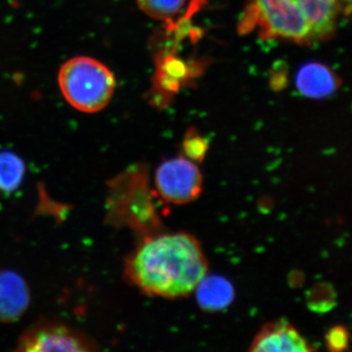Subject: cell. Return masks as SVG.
<instances>
[{"label": "cell", "mask_w": 352, "mask_h": 352, "mask_svg": "<svg viewBox=\"0 0 352 352\" xmlns=\"http://www.w3.org/2000/svg\"><path fill=\"white\" fill-rule=\"evenodd\" d=\"M16 351L91 352L98 351V344L63 321L39 319L20 336Z\"/></svg>", "instance_id": "cell-4"}, {"label": "cell", "mask_w": 352, "mask_h": 352, "mask_svg": "<svg viewBox=\"0 0 352 352\" xmlns=\"http://www.w3.org/2000/svg\"><path fill=\"white\" fill-rule=\"evenodd\" d=\"M326 346L330 351H346L349 346V333L344 326H335L329 329L325 337Z\"/></svg>", "instance_id": "cell-13"}, {"label": "cell", "mask_w": 352, "mask_h": 352, "mask_svg": "<svg viewBox=\"0 0 352 352\" xmlns=\"http://www.w3.org/2000/svg\"><path fill=\"white\" fill-rule=\"evenodd\" d=\"M60 91L69 105L80 112L95 113L112 100L117 82L106 65L88 56L72 58L58 73Z\"/></svg>", "instance_id": "cell-3"}, {"label": "cell", "mask_w": 352, "mask_h": 352, "mask_svg": "<svg viewBox=\"0 0 352 352\" xmlns=\"http://www.w3.org/2000/svg\"><path fill=\"white\" fill-rule=\"evenodd\" d=\"M24 160L11 151H0V192L12 193L24 180Z\"/></svg>", "instance_id": "cell-10"}, {"label": "cell", "mask_w": 352, "mask_h": 352, "mask_svg": "<svg viewBox=\"0 0 352 352\" xmlns=\"http://www.w3.org/2000/svg\"><path fill=\"white\" fill-rule=\"evenodd\" d=\"M143 12L157 20H170L182 10L186 0H136Z\"/></svg>", "instance_id": "cell-11"}, {"label": "cell", "mask_w": 352, "mask_h": 352, "mask_svg": "<svg viewBox=\"0 0 352 352\" xmlns=\"http://www.w3.org/2000/svg\"><path fill=\"white\" fill-rule=\"evenodd\" d=\"M185 157L195 163H201L208 150V141L196 131H189L183 141Z\"/></svg>", "instance_id": "cell-12"}, {"label": "cell", "mask_w": 352, "mask_h": 352, "mask_svg": "<svg viewBox=\"0 0 352 352\" xmlns=\"http://www.w3.org/2000/svg\"><path fill=\"white\" fill-rule=\"evenodd\" d=\"M339 78L326 65L310 62L300 67L296 76L298 94L311 99H324L336 94Z\"/></svg>", "instance_id": "cell-8"}, {"label": "cell", "mask_w": 352, "mask_h": 352, "mask_svg": "<svg viewBox=\"0 0 352 352\" xmlns=\"http://www.w3.org/2000/svg\"><path fill=\"white\" fill-rule=\"evenodd\" d=\"M157 195L166 203L185 205L203 191V175L195 162L176 157L160 164L155 175Z\"/></svg>", "instance_id": "cell-5"}, {"label": "cell", "mask_w": 352, "mask_h": 352, "mask_svg": "<svg viewBox=\"0 0 352 352\" xmlns=\"http://www.w3.org/2000/svg\"><path fill=\"white\" fill-rule=\"evenodd\" d=\"M197 300L201 309L208 312L223 310L235 298L233 285L224 277L206 275L195 289Z\"/></svg>", "instance_id": "cell-9"}, {"label": "cell", "mask_w": 352, "mask_h": 352, "mask_svg": "<svg viewBox=\"0 0 352 352\" xmlns=\"http://www.w3.org/2000/svg\"><path fill=\"white\" fill-rule=\"evenodd\" d=\"M252 352H309L315 351L302 333L289 321L264 324L254 336L249 349Z\"/></svg>", "instance_id": "cell-6"}, {"label": "cell", "mask_w": 352, "mask_h": 352, "mask_svg": "<svg viewBox=\"0 0 352 352\" xmlns=\"http://www.w3.org/2000/svg\"><path fill=\"white\" fill-rule=\"evenodd\" d=\"M340 9L339 0H251L241 27L266 38L310 44L332 36Z\"/></svg>", "instance_id": "cell-2"}, {"label": "cell", "mask_w": 352, "mask_h": 352, "mask_svg": "<svg viewBox=\"0 0 352 352\" xmlns=\"http://www.w3.org/2000/svg\"><path fill=\"white\" fill-rule=\"evenodd\" d=\"M31 300V289L25 278L15 271L0 270V323L19 321Z\"/></svg>", "instance_id": "cell-7"}, {"label": "cell", "mask_w": 352, "mask_h": 352, "mask_svg": "<svg viewBox=\"0 0 352 352\" xmlns=\"http://www.w3.org/2000/svg\"><path fill=\"white\" fill-rule=\"evenodd\" d=\"M339 3L340 9H342L344 12L349 16L351 10V0H339Z\"/></svg>", "instance_id": "cell-14"}, {"label": "cell", "mask_w": 352, "mask_h": 352, "mask_svg": "<svg viewBox=\"0 0 352 352\" xmlns=\"http://www.w3.org/2000/svg\"><path fill=\"white\" fill-rule=\"evenodd\" d=\"M203 248L191 234L146 237L126 263V277L143 293L159 298H185L208 274Z\"/></svg>", "instance_id": "cell-1"}]
</instances>
